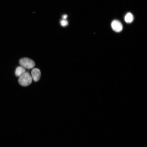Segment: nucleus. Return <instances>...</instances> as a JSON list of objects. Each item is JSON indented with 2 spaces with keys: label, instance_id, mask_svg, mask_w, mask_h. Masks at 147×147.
<instances>
[{
  "label": "nucleus",
  "instance_id": "obj_8",
  "mask_svg": "<svg viewBox=\"0 0 147 147\" xmlns=\"http://www.w3.org/2000/svg\"><path fill=\"white\" fill-rule=\"evenodd\" d=\"M67 17V15H64L62 17V18L63 19L66 20V19Z\"/></svg>",
  "mask_w": 147,
  "mask_h": 147
},
{
  "label": "nucleus",
  "instance_id": "obj_3",
  "mask_svg": "<svg viewBox=\"0 0 147 147\" xmlns=\"http://www.w3.org/2000/svg\"><path fill=\"white\" fill-rule=\"evenodd\" d=\"M111 26L113 30L116 32H120L122 30L123 25L119 20H115L112 23Z\"/></svg>",
  "mask_w": 147,
  "mask_h": 147
},
{
  "label": "nucleus",
  "instance_id": "obj_5",
  "mask_svg": "<svg viewBox=\"0 0 147 147\" xmlns=\"http://www.w3.org/2000/svg\"><path fill=\"white\" fill-rule=\"evenodd\" d=\"M26 72V69L22 66H19L17 68L15 74L18 77H20Z\"/></svg>",
  "mask_w": 147,
  "mask_h": 147
},
{
  "label": "nucleus",
  "instance_id": "obj_7",
  "mask_svg": "<svg viewBox=\"0 0 147 147\" xmlns=\"http://www.w3.org/2000/svg\"><path fill=\"white\" fill-rule=\"evenodd\" d=\"M60 24L62 26L65 27L68 25V22L66 20L63 19L61 21Z\"/></svg>",
  "mask_w": 147,
  "mask_h": 147
},
{
  "label": "nucleus",
  "instance_id": "obj_6",
  "mask_svg": "<svg viewBox=\"0 0 147 147\" xmlns=\"http://www.w3.org/2000/svg\"><path fill=\"white\" fill-rule=\"evenodd\" d=\"M134 17L133 15L130 13H128L125 17L124 19L127 23H132L134 20Z\"/></svg>",
  "mask_w": 147,
  "mask_h": 147
},
{
  "label": "nucleus",
  "instance_id": "obj_1",
  "mask_svg": "<svg viewBox=\"0 0 147 147\" xmlns=\"http://www.w3.org/2000/svg\"><path fill=\"white\" fill-rule=\"evenodd\" d=\"M32 80L30 74L26 72L24 74L19 77L18 80V82L22 86H27L31 84L32 82Z\"/></svg>",
  "mask_w": 147,
  "mask_h": 147
},
{
  "label": "nucleus",
  "instance_id": "obj_4",
  "mask_svg": "<svg viewBox=\"0 0 147 147\" xmlns=\"http://www.w3.org/2000/svg\"><path fill=\"white\" fill-rule=\"evenodd\" d=\"M31 74L32 79L34 81L38 82L40 79L41 75L40 70L37 68L33 69L32 71Z\"/></svg>",
  "mask_w": 147,
  "mask_h": 147
},
{
  "label": "nucleus",
  "instance_id": "obj_2",
  "mask_svg": "<svg viewBox=\"0 0 147 147\" xmlns=\"http://www.w3.org/2000/svg\"><path fill=\"white\" fill-rule=\"evenodd\" d=\"M19 64L22 67L28 69H33L35 65L34 62L33 60L27 57L20 59Z\"/></svg>",
  "mask_w": 147,
  "mask_h": 147
}]
</instances>
